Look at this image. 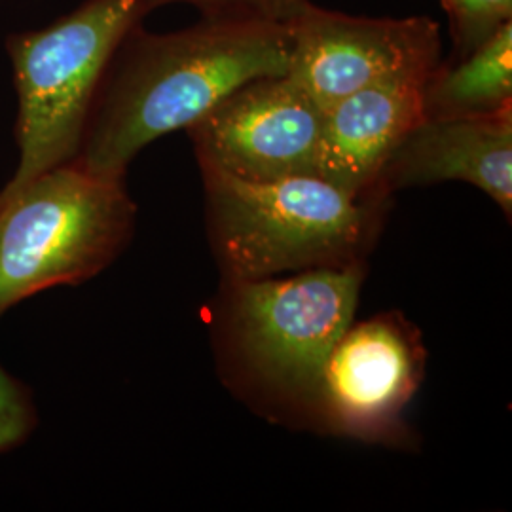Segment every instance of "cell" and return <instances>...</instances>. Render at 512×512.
Wrapping results in <instances>:
<instances>
[{"instance_id": "cell-1", "label": "cell", "mask_w": 512, "mask_h": 512, "mask_svg": "<svg viewBox=\"0 0 512 512\" xmlns=\"http://www.w3.org/2000/svg\"><path fill=\"white\" fill-rule=\"evenodd\" d=\"M289 54L291 33L283 23L202 18L164 35L137 25L112 55L114 69L101 80L74 160L124 177L143 148L192 128L239 86L287 74Z\"/></svg>"}, {"instance_id": "cell-2", "label": "cell", "mask_w": 512, "mask_h": 512, "mask_svg": "<svg viewBox=\"0 0 512 512\" xmlns=\"http://www.w3.org/2000/svg\"><path fill=\"white\" fill-rule=\"evenodd\" d=\"M135 205L124 177L78 160L0 192V311L105 270L126 247Z\"/></svg>"}, {"instance_id": "cell-3", "label": "cell", "mask_w": 512, "mask_h": 512, "mask_svg": "<svg viewBox=\"0 0 512 512\" xmlns=\"http://www.w3.org/2000/svg\"><path fill=\"white\" fill-rule=\"evenodd\" d=\"M154 8L152 0H88L52 27L10 40L19 164L4 188L73 162L112 55Z\"/></svg>"}, {"instance_id": "cell-4", "label": "cell", "mask_w": 512, "mask_h": 512, "mask_svg": "<svg viewBox=\"0 0 512 512\" xmlns=\"http://www.w3.org/2000/svg\"><path fill=\"white\" fill-rule=\"evenodd\" d=\"M213 232L234 279L342 266L366 234L361 198L317 175L243 181L202 167Z\"/></svg>"}, {"instance_id": "cell-5", "label": "cell", "mask_w": 512, "mask_h": 512, "mask_svg": "<svg viewBox=\"0 0 512 512\" xmlns=\"http://www.w3.org/2000/svg\"><path fill=\"white\" fill-rule=\"evenodd\" d=\"M361 281L353 264L236 279L230 323L247 363L275 387L315 397L325 361L353 321Z\"/></svg>"}, {"instance_id": "cell-6", "label": "cell", "mask_w": 512, "mask_h": 512, "mask_svg": "<svg viewBox=\"0 0 512 512\" xmlns=\"http://www.w3.org/2000/svg\"><path fill=\"white\" fill-rule=\"evenodd\" d=\"M289 33L287 76L323 112L387 78L431 73L442 54L439 23L425 16L359 18L310 2Z\"/></svg>"}, {"instance_id": "cell-7", "label": "cell", "mask_w": 512, "mask_h": 512, "mask_svg": "<svg viewBox=\"0 0 512 512\" xmlns=\"http://www.w3.org/2000/svg\"><path fill=\"white\" fill-rule=\"evenodd\" d=\"M323 116L287 74H277L239 86L188 133L200 167L268 183L317 175Z\"/></svg>"}, {"instance_id": "cell-8", "label": "cell", "mask_w": 512, "mask_h": 512, "mask_svg": "<svg viewBox=\"0 0 512 512\" xmlns=\"http://www.w3.org/2000/svg\"><path fill=\"white\" fill-rule=\"evenodd\" d=\"M423 351L395 315L349 325L325 361L315 399L334 427L372 435L395 420L420 384Z\"/></svg>"}, {"instance_id": "cell-9", "label": "cell", "mask_w": 512, "mask_h": 512, "mask_svg": "<svg viewBox=\"0 0 512 512\" xmlns=\"http://www.w3.org/2000/svg\"><path fill=\"white\" fill-rule=\"evenodd\" d=\"M429 74L387 78L325 110L317 177L353 198L378 186L395 150L425 120L423 84Z\"/></svg>"}, {"instance_id": "cell-10", "label": "cell", "mask_w": 512, "mask_h": 512, "mask_svg": "<svg viewBox=\"0 0 512 512\" xmlns=\"http://www.w3.org/2000/svg\"><path fill=\"white\" fill-rule=\"evenodd\" d=\"M461 181L512 213V107L484 116L423 120L385 165L391 188Z\"/></svg>"}, {"instance_id": "cell-11", "label": "cell", "mask_w": 512, "mask_h": 512, "mask_svg": "<svg viewBox=\"0 0 512 512\" xmlns=\"http://www.w3.org/2000/svg\"><path fill=\"white\" fill-rule=\"evenodd\" d=\"M512 107V23L461 59L439 65L423 84V116H484Z\"/></svg>"}, {"instance_id": "cell-12", "label": "cell", "mask_w": 512, "mask_h": 512, "mask_svg": "<svg viewBox=\"0 0 512 512\" xmlns=\"http://www.w3.org/2000/svg\"><path fill=\"white\" fill-rule=\"evenodd\" d=\"M450 18L454 42L452 59L475 52L494 37L499 29L512 23V0H440Z\"/></svg>"}, {"instance_id": "cell-13", "label": "cell", "mask_w": 512, "mask_h": 512, "mask_svg": "<svg viewBox=\"0 0 512 512\" xmlns=\"http://www.w3.org/2000/svg\"><path fill=\"white\" fill-rule=\"evenodd\" d=\"M165 2L192 4L203 18L256 19L289 25L311 0H152L154 6Z\"/></svg>"}, {"instance_id": "cell-14", "label": "cell", "mask_w": 512, "mask_h": 512, "mask_svg": "<svg viewBox=\"0 0 512 512\" xmlns=\"http://www.w3.org/2000/svg\"><path fill=\"white\" fill-rule=\"evenodd\" d=\"M37 423V412L27 389L0 366V452L27 439Z\"/></svg>"}, {"instance_id": "cell-15", "label": "cell", "mask_w": 512, "mask_h": 512, "mask_svg": "<svg viewBox=\"0 0 512 512\" xmlns=\"http://www.w3.org/2000/svg\"><path fill=\"white\" fill-rule=\"evenodd\" d=\"M0 315H2V311H0Z\"/></svg>"}]
</instances>
